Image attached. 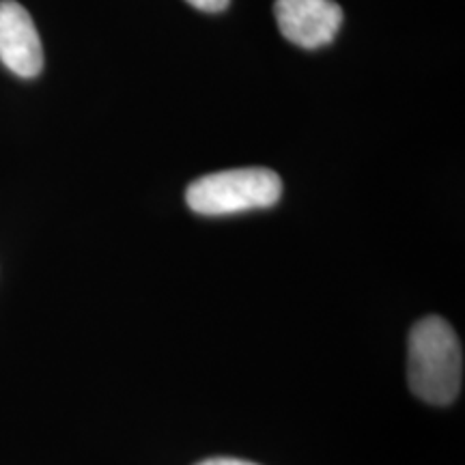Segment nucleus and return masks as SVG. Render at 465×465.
Here are the masks:
<instances>
[{
	"label": "nucleus",
	"instance_id": "nucleus-1",
	"mask_svg": "<svg viewBox=\"0 0 465 465\" xmlns=\"http://www.w3.org/2000/svg\"><path fill=\"white\" fill-rule=\"evenodd\" d=\"M410 386L418 399L449 405L463 383V349L452 325L441 317H427L411 328L407 353Z\"/></svg>",
	"mask_w": 465,
	"mask_h": 465
},
{
	"label": "nucleus",
	"instance_id": "nucleus-2",
	"mask_svg": "<svg viewBox=\"0 0 465 465\" xmlns=\"http://www.w3.org/2000/svg\"><path fill=\"white\" fill-rule=\"evenodd\" d=\"M281 194V177L270 168H235L196 179L185 192V201L201 216H229L276 205Z\"/></svg>",
	"mask_w": 465,
	"mask_h": 465
},
{
	"label": "nucleus",
	"instance_id": "nucleus-3",
	"mask_svg": "<svg viewBox=\"0 0 465 465\" xmlns=\"http://www.w3.org/2000/svg\"><path fill=\"white\" fill-rule=\"evenodd\" d=\"M274 14L282 37L306 50L328 45L342 25L334 0H276Z\"/></svg>",
	"mask_w": 465,
	"mask_h": 465
},
{
	"label": "nucleus",
	"instance_id": "nucleus-4",
	"mask_svg": "<svg viewBox=\"0 0 465 465\" xmlns=\"http://www.w3.org/2000/svg\"><path fill=\"white\" fill-rule=\"evenodd\" d=\"M0 63L20 78L44 69V48L28 11L15 0H0Z\"/></svg>",
	"mask_w": 465,
	"mask_h": 465
},
{
	"label": "nucleus",
	"instance_id": "nucleus-5",
	"mask_svg": "<svg viewBox=\"0 0 465 465\" xmlns=\"http://www.w3.org/2000/svg\"><path fill=\"white\" fill-rule=\"evenodd\" d=\"M188 3L194 5L196 9L207 11V14H220V11L229 7L231 0H188Z\"/></svg>",
	"mask_w": 465,
	"mask_h": 465
},
{
	"label": "nucleus",
	"instance_id": "nucleus-6",
	"mask_svg": "<svg viewBox=\"0 0 465 465\" xmlns=\"http://www.w3.org/2000/svg\"><path fill=\"white\" fill-rule=\"evenodd\" d=\"M196 465H257V463L242 461V459H231V457H216V459H207V461H201Z\"/></svg>",
	"mask_w": 465,
	"mask_h": 465
}]
</instances>
